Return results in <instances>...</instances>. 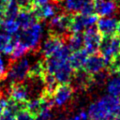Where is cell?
Returning a JSON list of instances; mask_svg holds the SVG:
<instances>
[{
  "label": "cell",
  "mask_w": 120,
  "mask_h": 120,
  "mask_svg": "<svg viewBox=\"0 0 120 120\" xmlns=\"http://www.w3.org/2000/svg\"><path fill=\"white\" fill-rule=\"evenodd\" d=\"M117 73L119 74V76H120V66H119V68H118V70H117Z\"/></svg>",
  "instance_id": "38"
},
{
  "label": "cell",
  "mask_w": 120,
  "mask_h": 120,
  "mask_svg": "<svg viewBox=\"0 0 120 120\" xmlns=\"http://www.w3.org/2000/svg\"><path fill=\"white\" fill-rule=\"evenodd\" d=\"M64 120H69V119H64Z\"/></svg>",
  "instance_id": "39"
},
{
  "label": "cell",
  "mask_w": 120,
  "mask_h": 120,
  "mask_svg": "<svg viewBox=\"0 0 120 120\" xmlns=\"http://www.w3.org/2000/svg\"><path fill=\"white\" fill-rule=\"evenodd\" d=\"M65 43V38L63 37L49 34V37L45 40L42 47V58L46 59L52 55L63 44Z\"/></svg>",
  "instance_id": "13"
},
{
  "label": "cell",
  "mask_w": 120,
  "mask_h": 120,
  "mask_svg": "<svg viewBox=\"0 0 120 120\" xmlns=\"http://www.w3.org/2000/svg\"><path fill=\"white\" fill-rule=\"evenodd\" d=\"M116 35L118 36V38H120V21L118 22V24H117V30H116Z\"/></svg>",
  "instance_id": "33"
},
{
  "label": "cell",
  "mask_w": 120,
  "mask_h": 120,
  "mask_svg": "<svg viewBox=\"0 0 120 120\" xmlns=\"http://www.w3.org/2000/svg\"><path fill=\"white\" fill-rule=\"evenodd\" d=\"M25 109L30 112L34 116H36L42 110V101L40 98H35L29 99L25 104Z\"/></svg>",
  "instance_id": "22"
},
{
  "label": "cell",
  "mask_w": 120,
  "mask_h": 120,
  "mask_svg": "<svg viewBox=\"0 0 120 120\" xmlns=\"http://www.w3.org/2000/svg\"><path fill=\"white\" fill-rule=\"evenodd\" d=\"M105 68H106L105 59L99 52L89 54V56H87L85 63L82 67V68L90 75H94L103 70Z\"/></svg>",
  "instance_id": "10"
},
{
  "label": "cell",
  "mask_w": 120,
  "mask_h": 120,
  "mask_svg": "<svg viewBox=\"0 0 120 120\" xmlns=\"http://www.w3.org/2000/svg\"><path fill=\"white\" fill-rule=\"evenodd\" d=\"M69 120H90L89 119V116H88V113L83 111V110H81L79 112H77L73 117H71Z\"/></svg>",
  "instance_id": "29"
},
{
  "label": "cell",
  "mask_w": 120,
  "mask_h": 120,
  "mask_svg": "<svg viewBox=\"0 0 120 120\" xmlns=\"http://www.w3.org/2000/svg\"><path fill=\"white\" fill-rule=\"evenodd\" d=\"M115 2L117 3V5H118V7H120V0H115Z\"/></svg>",
  "instance_id": "37"
},
{
  "label": "cell",
  "mask_w": 120,
  "mask_h": 120,
  "mask_svg": "<svg viewBox=\"0 0 120 120\" xmlns=\"http://www.w3.org/2000/svg\"><path fill=\"white\" fill-rule=\"evenodd\" d=\"M79 12L82 13V14H83V15H90V14L95 13L93 2L90 1V2H88V3H86V4H84Z\"/></svg>",
  "instance_id": "27"
},
{
  "label": "cell",
  "mask_w": 120,
  "mask_h": 120,
  "mask_svg": "<svg viewBox=\"0 0 120 120\" xmlns=\"http://www.w3.org/2000/svg\"><path fill=\"white\" fill-rule=\"evenodd\" d=\"M52 110V108H43L35 116V120H52L53 117Z\"/></svg>",
  "instance_id": "24"
},
{
  "label": "cell",
  "mask_w": 120,
  "mask_h": 120,
  "mask_svg": "<svg viewBox=\"0 0 120 120\" xmlns=\"http://www.w3.org/2000/svg\"><path fill=\"white\" fill-rule=\"evenodd\" d=\"M42 35V26L40 23L36 22L32 26L26 28V29H22V31H18L15 33L13 38L15 40L20 41L26 45L30 51L37 52L39 48V41L41 38Z\"/></svg>",
  "instance_id": "1"
},
{
  "label": "cell",
  "mask_w": 120,
  "mask_h": 120,
  "mask_svg": "<svg viewBox=\"0 0 120 120\" xmlns=\"http://www.w3.org/2000/svg\"><path fill=\"white\" fill-rule=\"evenodd\" d=\"M88 55L89 54L83 48L72 52L68 57V63L71 66V68H73V70L82 68Z\"/></svg>",
  "instance_id": "17"
},
{
  "label": "cell",
  "mask_w": 120,
  "mask_h": 120,
  "mask_svg": "<svg viewBox=\"0 0 120 120\" xmlns=\"http://www.w3.org/2000/svg\"><path fill=\"white\" fill-rule=\"evenodd\" d=\"M98 17L99 16L97 13H93L90 15H83L80 12L73 13L69 25V32H82L83 29L94 25L98 22Z\"/></svg>",
  "instance_id": "5"
},
{
  "label": "cell",
  "mask_w": 120,
  "mask_h": 120,
  "mask_svg": "<svg viewBox=\"0 0 120 120\" xmlns=\"http://www.w3.org/2000/svg\"><path fill=\"white\" fill-rule=\"evenodd\" d=\"M4 19H5V13H4L3 10H0V24H1V22H3Z\"/></svg>",
  "instance_id": "32"
},
{
  "label": "cell",
  "mask_w": 120,
  "mask_h": 120,
  "mask_svg": "<svg viewBox=\"0 0 120 120\" xmlns=\"http://www.w3.org/2000/svg\"><path fill=\"white\" fill-rule=\"evenodd\" d=\"M11 35H8L6 32H0V52H3L6 45L10 41Z\"/></svg>",
  "instance_id": "26"
},
{
  "label": "cell",
  "mask_w": 120,
  "mask_h": 120,
  "mask_svg": "<svg viewBox=\"0 0 120 120\" xmlns=\"http://www.w3.org/2000/svg\"><path fill=\"white\" fill-rule=\"evenodd\" d=\"M8 96L11 99L20 102L26 103L30 99V91L26 83L22 82H11L8 89Z\"/></svg>",
  "instance_id": "8"
},
{
  "label": "cell",
  "mask_w": 120,
  "mask_h": 120,
  "mask_svg": "<svg viewBox=\"0 0 120 120\" xmlns=\"http://www.w3.org/2000/svg\"><path fill=\"white\" fill-rule=\"evenodd\" d=\"M92 0H66L65 10L70 13H76L81 10L82 6Z\"/></svg>",
  "instance_id": "20"
},
{
  "label": "cell",
  "mask_w": 120,
  "mask_h": 120,
  "mask_svg": "<svg viewBox=\"0 0 120 120\" xmlns=\"http://www.w3.org/2000/svg\"><path fill=\"white\" fill-rule=\"evenodd\" d=\"M64 9L58 8L57 6L52 4H44V5H34L32 8V12L35 15L38 22L45 21L53 17L54 15L62 12Z\"/></svg>",
  "instance_id": "9"
},
{
  "label": "cell",
  "mask_w": 120,
  "mask_h": 120,
  "mask_svg": "<svg viewBox=\"0 0 120 120\" xmlns=\"http://www.w3.org/2000/svg\"><path fill=\"white\" fill-rule=\"evenodd\" d=\"M0 120H16V115L7 110H3L0 115Z\"/></svg>",
  "instance_id": "30"
},
{
  "label": "cell",
  "mask_w": 120,
  "mask_h": 120,
  "mask_svg": "<svg viewBox=\"0 0 120 120\" xmlns=\"http://www.w3.org/2000/svg\"><path fill=\"white\" fill-rule=\"evenodd\" d=\"M0 26L8 35H14L19 31V24L15 19H4Z\"/></svg>",
  "instance_id": "21"
},
{
  "label": "cell",
  "mask_w": 120,
  "mask_h": 120,
  "mask_svg": "<svg viewBox=\"0 0 120 120\" xmlns=\"http://www.w3.org/2000/svg\"><path fill=\"white\" fill-rule=\"evenodd\" d=\"M2 112H3V107H2V106H1V104H0V115H1Z\"/></svg>",
  "instance_id": "36"
},
{
  "label": "cell",
  "mask_w": 120,
  "mask_h": 120,
  "mask_svg": "<svg viewBox=\"0 0 120 120\" xmlns=\"http://www.w3.org/2000/svg\"><path fill=\"white\" fill-rule=\"evenodd\" d=\"M72 14L73 13L63 10L62 12L52 17L48 23L49 34L57 35V36L63 37L65 38L67 37V35L68 33H70L69 25H70Z\"/></svg>",
  "instance_id": "2"
},
{
  "label": "cell",
  "mask_w": 120,
  "mask_h": 120,
  "mask_svg": "<svg viewBox=\"0 0 120 120\" xmlns=\"http://www.w3.org/2000/svg\"><path fill=\"white\" fill-rule=\"evenodd\" d=\"M51 1H52V2L55 3V4H58V3H60V2H62L63 0H51Z\"/></svg>",
  "instance_id": "35"
},
{
  "label": "cell",
  "mask_w": 120,
  "mask_h": 120,
  "mask_svg": "<svg viewBox=\"0 0 120 120\" xmlns=\"http://www.w3.org/2000/svg\"><path fill=\"white\" fill-rule=\"evenodd\" d=\"M95 13L102 17H111L118 10V5L115 0H92Z\"/></svg>",
  "instance_id": "11"
},
{
  "label": "cell",
  "mask_w": 120,
  "mask_h": 120,
  "mask_svg": "<svg viewBox=\"0 0 120 120\" xmlns=\"http://www.w3.org/2000/svg\"><path fill=\"white\" fill-rule=\"evenodd\" d=\"M16 120H35V116L24 108L16 113Z\"/></svg>",
  "instance_id": "25"
},
{
  "label": "cell",
  "mask_w": 120,
  "mask_h": 120,
  "mask_svg": "<svg viewBox=\"0 0 120 120\" xmlns=\"http://www.w3.org/2000/svg\"><path fill=\"white\" fill-rule=\"evenodd\" d=\"M73 68L68 63V60L63 63L53 73L56 81L58 83H70L72 75H73Z\"/></svg>",
  "instance_id": "15"
},
{
  "label": "cell",
  "mask_w": 120,
  "mask_h": 120,
  "mask_svg": "<svg viewBox=\"0 0 120 120\" xmlns=\"http://www.w3.org/2000/svg\"><path fill=\"white\" fill-rule=\"evenodd\" d=\"M118 21L112 17H103L97 22V28L103 36H112L116 34Z\"/></svg>",
  "instance_id": "14"
},
{
  "label": "cell",
  "mask_w": 120,
  "mask_h": 120,
  "mask_svg": "<svg viewBox=\"0 0 120 120\" xmlns=\"http://www.w3.org/2000/svg\"><path fill=\"white\" fill-rule=\"evenodd\" d=\"M29 68V61L22 57L9 65L7 77L10 82H22L26 79Z\"/></svg>",
  "instance_id": "4"
},
{
  "label": "cell",
  "mask_w": 120,
  "mask_h": 120,
  "mask_svg": "<svg viewBox=\"0 0 120 120\" xmlns=\"http://www.w3.org/2000/svg\"><path fill=\"white\" fill-rule=\"evenodd\" d=\"M70 82H72L71 86L73 87V89L78 90H86L93 84L92 75L87 73L83 68L74 70Z\"/></svg>",
  "instance_id": "12"
},
{
  "label": "cell",
  "mask_w": 120,
  "mask_h": 120,
  "mask_svg": "<svg viewBox=\"0 0 120 120\" xmlns=\"http://www.w3.org/2000/svg\"><path fill=\"white\" fill-rule=\"evenodd\" d=\"M74 89L70 83H60L57 85L53 95L52 100L55 107H65L72 98Z\"/></svg>",
  "instance_id": "7"
},
{
  "label": "cell",
  "mask_w": 120,
  "mask_h": 120,
  "mask_svg": "<svg viewBox=\"0 0 120 120\" xmlns=\"http://www.w3.org/2000/svg\"><path fill=\"white\" fill-rule=\"evenodd\" d=\"M98 50L107 64L113 57L120 54V38L116 34L112 36H103Z\"/></svg>",
  "instance_id": "3"
},
{
  "label": "cell",
  "mask_w": 120,
  "mask_h": 120,
  "mask_svg": "<svg viewBox=\"0 0 120 120\" xmlns=\"http://www.w3.org/2000/svg\"><path fill=\"white\" fill-rule=\"evenodd\" d=\"M11 0H0V10L5 11L6 8L8 7V5L9 4Z\"/></svg>",
  "instance_id": "31"
},
{
  "label": "cell",
  "mask_w": 120,
  "mask_h": 120,
  "mask_svg": "<svg viewBox=\"0 0 120 120\" xmlns=\"http://www.w3.org/2000/svg\"><path fill=\"white\" fill-rule=\"evenodd\" d=\"M83 49L88 54L95 53L98 52L99 44L102 39V35L99 33L97 27L94 25L87 27L83 33Z\"/></svg>",
  "instance_id": "6"
},
{
  "label": "cell",
  "mask_w": 120,
  "mask_h": 120,
  "mask_svg": "<svg viewBox=\"0 0 120 120\" xmlns=\"http://www.w3.org/2000/svg\"><path fill=\"white\" fill-rule=\"evenodd\" d=\"M9 67H7L5 64V61L3 60L1 54H0V82L4 81L7 78L8 75V70Z\"/></svg>",
  "instance_id": "28"
},
{
  "label": "cell",
  "mask_w": 120,
  "mask_h": 120,
  "mask_svg": "<svg viewBox=\"0 0 120 120\" xmlns=\"http://www.w3.org/2000/svg\"><path fill=\"white\" fill-rule=\"evenodd\" d=\"M112 120H120V114H118V115H116L115 117H113Z\"/></svg>",
  "instance_id": "34"
},
{
  "label": "cell",
  "mask_w": 120,
  "mask_h": 120,
  "mask_svg": "<svg viewBox=\"0 0 120 120\" xmlns=\"http://www.w3.org/2000/svg\"><path fill=\"white\" fill-rule=\"evenodd\" d=\"M16 21L22 29H26L38 22L35 15L30 9H19V12L16 16Z\"/></svg>",
  "instance_id": "16"
},
{
  "label": "cell",
  "mask_w": 120,
  "mask_h": 120,
  "mask_svg": "<svg viewBox=\"0 0 120 120\" xmlns=\"http://www.w3.org/2000/svg\"><path fill=\"white\" fill-rule=\"evenodd\" d=\"M18 12H19V6L17 0H11L4 11L5 19H15Z\"/></svg>",
  "instance_id": "23"
},
{
  "label": "cell",
  "mask_w": 120,
  "mask_h": 120,
  "mask_svg": "<svg viewBox=\"0 0 120 120\" xmlns=\"http://www.w3.org/2000/svg\"><path fill=\"white\" fill-rule=\"evenodd\" d=\"M107 92L109 95L120 98V76H113L108 79Z\"/></svg>",
  "instance_id": "19"
},
{
  "label": "cell",
  "mask_w": 120,
  "mask_h": 120,
  "mask_svg": "<svg viewBox=\"0 0 120 120\" xmlns=\"http://www.w3.org/2000/svg\"><path fill=\"white\" fill-rule=\"evenodd\" d=\"M65 43L68 46L71 52L83 48V35L81 32L68 33L65 38Z\"/></svg>",
  "instance_id": "18"
}]
</instances>
